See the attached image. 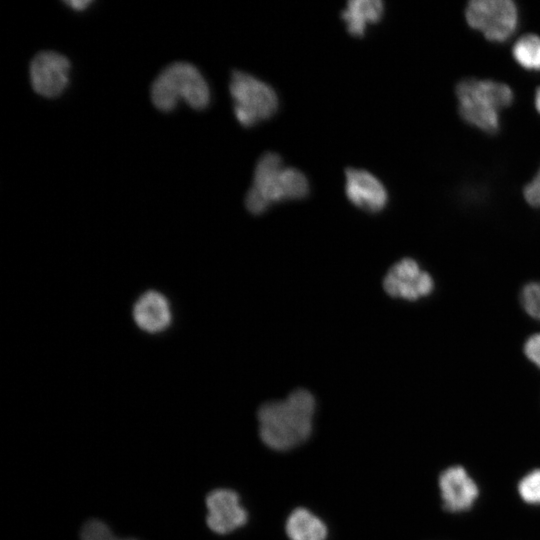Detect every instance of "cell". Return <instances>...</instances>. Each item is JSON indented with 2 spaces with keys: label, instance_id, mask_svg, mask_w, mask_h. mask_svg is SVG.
<instances>
[{
  "label": "cell",
  "instance_id": "obj_21",
  "mask_svg": "<svg viewBox=\"0 0 540 540\" xmlns=\"http://www.w3.org/2000/svg\"><path fill=\"white\" fill-rule=\"evenodd\" d=\"M65 3L67 5H69L71 8H73L74 10H83L87 6H89L91 1H87V0H70V1H66Z\"/></svg>",
  "mask_w": 540,
  "mask_h": 540
},
{
  "label": "cell",
  "instance_id": "obj_17",
  "mask_svg": "<svg viewBox=\"0 0 540 540\" xmlns=\"http://www.w3.org/2000/svg\"><path fill=\"white\" fill-rule=\"evenodd\" d=\"M520 302L528 315L540 320V282L527 283L521 290Z\"/></svg>",
  "mask_w": 540,
  "mask_h": 540
},
{
  "label": "cell",
  "instance_id": "obj_23",
  "mask_svg": "<svg viewBox=\"0 0 540 540\" xmlns=\"http://www.w3.org/2000/svg\"><path fill=\"white\" fill-rule=\"evenodd\" d=\"M116 540H136V539H133V538H129V539H116Z\"/></svg>",
  "mask_w": 540,
  "mask_h": 540
},
{
  "label": "cell",
  "instance_id": "obj_15",
  "mask_svg": "<svg viewBox=\"0 0 540 540\" xmlns=\"http://www.w3.org/2000/svg\"><path fill=\"white\" fill-rule=\"evenodd\" d=\"M512 55L523 68L540 70V36L530 33L520 37L513 45Z\"/></svg>",
  "mask_w": 540,
  "mask_h": 540
},
{
  "label": "cell",
  "instance_id": "obj_13",
  "mask_svg": "<svg viewBox=\"0 0 540 540\" xmlns=\"http://www.w3.org/2000/svg\"><path fill=\"white\" fill-rule=\"evenodd\" d=\"M384 12V4L380 0H350L341 12V18L352 36L362 37L367 24L377 23Z\"/></svg>",
  "mask_w": 540,
  "mask_h": 540
},
{
  "label": "cell",
  "instance_id": "obj_3",
  "mask_svg": "<svg viewBox=\"0 0 540 540\" xmlns=\"http://www.w3.org/2000/svg\"><path fill=\"white\" fill-rule=\"evenodd\" d=\"M456 95L463 120L488 133L496 132L499 110L513 101L508 85L488 79H463L456 86Z\"/></svg>",
  "mask_w": 540,
  "mask_h": 540
},
{
  "label": "cell",
  "instance_id": "obj_6",
  "mask_svg": "<svg viewBox=\"0 0 540 540\" xmlns=\"http://www.w3.org/2000/svg\"><path fill=\"white\" fill-rule=\"evenodd\" d=\"M470 27L495 42L507 40L518 25V9L511 0H472L465 9Z\"/></svg>",
  "mask_w": 540,
  "mask_h": 540
},
{
  "label": "cell",
  "instance_id": "obj_18",
  "mask_svg": "<svg viewBox=\"0 0 540 540\" xmlns=\"http://www.w3.org/2000/svg\"><path fill=\"white\" fill-rule=\"evenodd\" d=\"M81 540H116L110 527L101 520H88L81 528Z\"/></svg>",
  "mask_w": 540,
  "mask_h": 540
},
{
  "label": "cell",
  "instance_id": "obj_20",
  "mask_svg": "<svg viewBox=\"0 0 540 540\" xmlns=\"http://www.w3.org/2000/svg\"><path fill=\"white\" fill-rule=\"evenodd\" d=\"M524 354L540 368V333L531 335L524 343Z\"/></svg>",
  "mask_w": 540,
  "mask_h": 540
},
{
  "label": "cell",
  "instance_id": "obj_7",
  "mask_svg": "<svg viewBox=\"0 0 540 540\" xmlns=\"http://www.w3.org/2000/svg\"><path fill=\"white\" fill-rule=\"evenodd\" d=\"M383 288L391 297L415 301L429 295L434 282L414 259L403 258L390 267L384 277Z\"/></svg>",
  "mask_w": 540,
  "mask_h": 540
},
{
  "label": "cell",
  "instance_id": "obj_8",
  "mask_svg": "<svg viewBox=\"0 0 540 540\" xmlns=\"http://www.w3.org/2000/svg\"><path fill=\"white\" fill-rule=\"evenodd\" d=\"M70 62L54 51L38 53L30 64V80L36 93L44 97H56L67 87Z\"/></svg>",
  "mask_w": 540,
  "mask_h": 540
},
{
  "label": "cell",
  "instance_id": "obj_9",
  "mask_svg": "<svg viewBox=\"0 0 540 540\" xmlns=\"http://www.w3.org/2000/svg\"><path fill=\"white\" fill-rule=\"evenodd\" d=\"M206 522L215 533L225 535L242 527L248 520L247 511L240 504L239 495L231 489H215L206 497Z\"/></svg>",
  "mask_w": 540,
  "mask_h": 540
},
{
  "label": "cell",
  "instance_id": "obj_16",
  "mask_svg": "<svg viewBox=\"0 0 540 540\" xmlns=\"http://www.w3.org/2000/svg\"><path fill=\"white\" fill-rule=\"evenodd\" d=\"M520 497L528 504H540V469L525 475L518 484Z\"/></svg>",
  "mask_w": 540,
  "mask_h": 540
},
{
  "label": "cell",
  "instance_id": "obj_10",
  "mask_svg": "<svg viewBox=\"0 0 540 540\" xmlns=\"http://www.w3.org/2000/svg\"><path fill=\"white\" fill-rule=\"evenodd\" d=\"M345 192L353 205L371 213L384 209L388 201L384 185L363 169L345 170Z\"/></svg>",
  "mask_w": 540,
  "mask_h": 540
},
{
  "label": "cell",
  "instance_id": "obj_1",
  "mask_svg": "<svg viewBox=\"0 0 540 540\" xmlns=\"http://www.w3.org/2000/svg\"><path fill=\"white\" fill-rule=\"evenodd\" d=\"M315 408L314 396L303 388L285 399L263 403L257 412L260 439L277 451L297 447L312 433Z\"/></svg>",
  "mask_w": 540,
  "mask_h": 540
},
{
  "label": "cell",
  "instance_id": "obj_4",
  "mask_svg": "<svg viewBox=\"0 0 540 540\" xmlns=\"http://www.w3.org/2000/svg\"><path fill=\"white\" fill-rule=\"evenodd\" d=\"M151 99L155 107L163 112L172 111L181 99L190 107L201 110L210 102V90L194 65L176 62L167 66L155 79Z\"/></svg>",
  "mask_w": 540,
  "mask_h": 540
},
{
  "label": "cell",
  "instance_id": "obj_2",
  "mask_svg": "<svg viewBox=\"0 0 540 540\" xmlns=\"http://www.w3.org/2000/svg\"><path fill=\"white\" fill-rule=\"evenodd\" d=\"M308 193L306 176L296 168L284 167L279 154L267 152L256 164L245 206L250 213L259 215L277 202L302 199Z\"/></svg>",
  "mask_w": 540,
  "mask_h": 540
},
{
  "label": "cell",
  "instance_id": "obj_14",
  "mask_svg": "<svg viewBox=\"0 0 540 540\" xmlns=\"http://www.w3.org/2000/svg\"><path fill=\"white\" fill-rule=\"evenodd\" d=\"M285 530L290 540H326L325 523L305 508H297L289 515Z\"/></svg>",
  "mask_w": 540,
  "mask_h": 540
},
{
  "label": "cell",
  "instance_id": "obj_11",
  "mask_svg": "<svg viewBox=\"0 0 540 540\" xmlns=\"http://www.w3.org/2000/svg\"><path fill=\"white\" fill-rule=\"evenodd\" d=\"M439 487L443 508L448 512L469 510L479 494L477 485L461 466L444 470L439 476Z\"/></svg>",
  "mask_w": 540,
  "mask_h": 540
},
{
  "label": "cell",
  "instance_id": "obj_22",
  "mask_svg": "<svg viewBox=\"0 0 540 540\" xmlns=\"http://www.w3.org/2000/svg\"><path fill=\"white\" fill-rule=\"evenodd\" d=\"M535 107L537 111L540 113V87H538L535 93Z\"/></svg>",
  "mask_w": 540,
  "mask_h": 540
},
{
  "label": "cell",
  "instance_id": "obj_5",
  "mask_svg": "<svg viewBox=\"0 0 540 540\" xmlns=\"http://www.w3.org/2000/svg\"><path fill=\"white\" fill-rule=\"evenodd\" d=\"M229 90L234 114L244 127L269 119L278 109L279 101L274 89L249 73L233 71Z\"/></svg>",
  "mask_w": 540,
  "mask_h": 540
},
{
  "label": "cell",
  "instance_id": "obj_12",
  "mask_svg": "<svg viewBox=\"0 0 540 540\" xmlns=\"http://www.w3.org/2000/svg\"><path fill=\"white\" fill-rule=\"evenodd\" d=\"M133 317L139 328L148 333H158L166 329L171 321V311L167 299L156 291H148L135 303Z\"/></svg>",
  "mask_w": 540,
  "mask_h": 540
},
{
  "label": "cell",
  "instance_id": "obj_19",
  "mask_svg": "<svg viewBox=\"0 0 540 540\" xmlns=\"http://www.w3.org/2000/svg\"><path fill=\"white\" fill-rule=\"evenodd\" d=\"M523 195L529 205L540 208V168L534 178L524 187Z\"/></svg>",
  "mask_w": 540,
  "mask_h": 540
}]
</instances>
